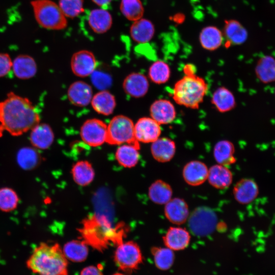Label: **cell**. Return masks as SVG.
Listing matches in <instances>:
<instances>
[{"mask_svg":"<svg viewBox=\"0 0 275 275\" xmlns=\"http://www.w3.org/2000/svg\"><path fill=\"white\" fill-rule=\"evenodd\" d=\"M172 195L171 186L161 180H157L152 183L148 190L150 199L159 205H165L172 199Z\"/></svg>","mask_w":275,"mask_h":275,"instance_id":"29","label":"cell"},{"mask_svg":"<svg viewBox=\"0 0 275 275\" xmlns=\"http://www.w3.org/2000/svg\"><path fill=\"white\" fill-rule=\"evenodd\" d=\"M58 5L66 18H74L84 11V0H59Z\"/></svg>","mask_w":275,"mask_h":275,"instance_id":"40","label":"cell"},{"mask_svg":"<svg viewBox=\"0 0 275 275\" xmlns=\"http://www.w3.org/2000/svg\"><path fill=\"white\" fill-rule=\"evenodd\" d=\"M88 22L90 28L94 33L101 34L107 32L111 28L113 18L106 9H95L90 11Z\"/></svg>","mask_w":275,"mask_h":275,"instance_id":"20","label":"cell"},{"mask_svg":"<svg viewBox=\"0 0 275 275\" xmlns=\"http://www.w3.org/2000/svg\"><path fill=\"white\" fill-rule=\"evenodd\" d=\"M112 275H125L124 274H123V273H114Z\"/></svg>","mask_w":275,"mask_h":275,"instance_id":"45","label":"cell"},{"mask_svg":"<svg viewBox=\"0 0 275 275\" xmlns=\"http://www.w3.org/2000/svg\"><path fill=\"white\" fill-rule=\"evenodd\" d=\"M62 250L67 259L74 262L84 261L89 253L88 244L83 240L70 241L64 244Z\"/></svg>","mask_w":275,"mask_h":275,"instance_id":"30","label":"cell"},{"mask_svg":"<svg viewBox=\"0 0 275 275\" xmlns=\"http://www.w3.org/2000/svg\"><path fill=\"white\" fill-rule=\"evenodd\" d=\"M149 84L146 76L141 73L128 74L122 84L123 90L130 96L139 98L144 96L149 89Z\"/></svg>","mask_w":275,"mask_h":275,"instance_id":"13","label":"cell"},{"mask_svg":"<svg viewBox=\"0 0 275 275\" xmlns=\"http://www.w3.org/2000/svg\"><path fill=\"white\" fill-rule=\"evenodd\" d=\"M259 191L257 183L250 178L240 179L233 189L235 200L241 204H248L253 202L257 197Z\"/></svg>","mask_w":275,"mask_h":275,"instance_id":"15","label":"cell"},{"mask_svg":"<svg viewBox=\"0 0 275 275\" xmlns=\"http://www.w3.org/2000/svg\"><path fill=\"white\" fill-rule=\"evenodd\" d=\"M151 117H142L134 124V136L140 143H153L161 134V128Z\"/></svg>","mask_w":275,"mask_h":275,"instance_id":"11","label":"cell"},{"mask_svg":"<svg viewBox=\"0 0 275 275\" xmlns=\"http://www.w3.org/2000/svg\"><path fill=\"white\" fill-rule=\"evenodd\" d=\"M96 60L92 52L80 50L73 54L70 60L71 69L74 74L80 77L90 76L95 70Z\"/></svg>","mask_w":275,"mask_h":275,"instance_id":"10","label":"cell"},{"mask_svg":"<svg viewBox=\"0 0 275 275\" xmlns=\"http://www.w3.org/2000/svg\"><path fill=\"white\" fill-rule=\"evenodd\" d=\"M223 33L229 45H240L246 40L248 37L245 28L240 22L233 19L225 21Z\"/></svg>","mask_w":275,"mask_h":275,"instance_id":"27","label":"cell"},{"mask_svg":"<svg viewBox=\"0 0 275 275\" xmlns=\"http://www.w3.org/2000/svg\"><path fill=\"white\" fill-rule=\"evenodd\" d=\"M37 22L43 28L62 30L68 25L67 18L58 4L51 0H33L31 2Z\"/></svg>","mask_w":275,"mask_h":275,"instance_id":"5","label":"cell"},{"mask_svg":"<svg viewBox=\"0 0 275 275\" xmlns=\"http://www.w3.org/2000/svg\"><path fill=\"white\" fill-rule=\"evenodd\" d=\"M13 62L6 53H0V77L6 75L12 68Z\"/></svg>","mask_w":275,"mask_h":275,"instance_id":"42","label":"cell"},{"mask_svg":"<svg viewBox=\"0 0 275 275\" xmlns=\"http://www.w3.org/2000/svg\"><path fill=\"white\" fill-rule=\"evenodd\" d=\"M134 124L129 117L117 115L113 117L107 127L106 143L113 145L124 144L140 146L134 136Z\"/></svg>","mask_w":275,"mask_h":275,"instance_id":"6","label":"cell"},{"mask_svg":"<svg viewBox=\"0 0 275 275\" xmlns=\"http://www.w3.org/2000/svg\"><path fill=\"white\" fill-rule=\"evenodd\" d=\"M207 179L213 187L222 189L231 185L233 175L227 166L217 164L208 169Z\"/></svg>","mask_w":275,"mask_h":275,"instance_id":"23","label":"cell"},{"mask_svg":"<svg viewBox=\"0 0 275 275\" xmlns=\"http://www.w3.org/2000/svg\"><path fill=\"white\" fill-rule=\"evenodd\" d=\"M211 102L217 110L225 113L232 110L236 105L232 93L225 87L217 88L213 93Z\"/></svg>","mask_w":275,"mask_h":275,"instance_id":"33","label":"cell"},{"mask_svg":"<svg viewBox=\"0 0 275 275\" xmlns=\"http://www.w3.org/2000/svg\"><path fill=\"white\" fill-rule=\"evenodd\" d=\"M92 88L84 81L72 83L67 91L69 101L76 106H86L91 103L93 97Z\"/></svg>","mask_w":275,"mask_h":275,"instance_id":"16","label":"cell"},{"mask_svg":"<svg viewBox=\"0 0 275 275\" xmlns=\"http://www.w3.org/2000/svg\"><path fill=\"white\" fill-rule=\"evenodd\" d=\"M129 33L134 41L138 43H146L153 38L155 27L150 20L142 18L133 22Z\"/></svg>","mask_w":275,"mask_h":275,"instance_id":"22","label":"cell"},{"mask_svg":"<svg viewBox=\"0 0 275 275\" xmlns=\"http://www.w3.org/2000/svg\"><path fill=\"white\" fill-rule=\"evenodd\" d=\"M90 76L93 85L100 91L106 90L112 84V77L108 73L95 69Z\"/></svg>","mask_w":275,"mask_h":275,"instance_id":"41","label":"cell"},{"mask_svg":"<svg viewBox=\"0 0 275 275\" xmlns=\"http://www.w3.org/2000/svg\"><path fill=\"white\" fill-rule=\"evenodd\" d=\"M94 4L101 7V8L105 9L109 5L113 0H91Z\"/></svg>","mask_w":275,"mask_h":275,"instance_id":"44","label":"cell"},{"mask_svg":"<svg viewBox=\"0 0 275 275\" xmlns=\"http://www.w3.org/2000/svg\"><path fill=\"white\" fill-rule=\"evenodd\" d=\"M208 169L203 162L193 160L184 167L182 175L185 181L191 186H198L203 183L208 177Z\"/></svg>","mask_w":275,"mask_h":275,"instance_id":"17","label":"cell"},{"mask_svg":"<svg viewBox=\"0 0 275 275\" xmlns=\"http://www.w3.org/2000/svg\"><path fill=\"white\" fill-rule=\"evenodd\" d=\"M140 146L124 144L119 147L115 153L118 162L125 168H132L138 163L140 158Z\"/></svg>","mask_w":275,"mask_h":275,"instance_id":"28","label":"cell"},{"mask_svg":"<svg viewBox=\"0 0 275 275\" xmlns=\"http://www.w3.org/2000/svg\"><path fill=\"white\" fill-rule=\"evenodd\" d=\"M188 226L197 236H206L213 231L216 224L215 213L209 208L200 207L195 209L188 217Z\"/></svg>","mask_w":275,"mask_h":275,"instance_id":"8","label":"cell"},{"mask_svg":"<svg viewBox=\"0 0 275 275\" xmlns=\"http://www.w3.org/2000/svg\"><path fill=\"white\" fill-rule=\"evenodd\" d=\"M150 117L159 124L171 123L176 118V109L169 100L160 99L154 101L150 108Z\"/></svg>","mask_w":275,"mask_h":275,"instance_id":"14","label":"cell"},{"mask_svg":"<svg viewBox=\"0 0 275 275\" xmlns=\"http://www.w3.org/2000/svg\"><path fill=\"white\" fill-rule=\"evenodd\" d=\"M40 122L36 108L27 98L11 92L0 102V132L6 130L12 135H20Z\"/></svg>","mask_w":275,"mask_h":275,"instance_id":"1","label":"cell"},{"mask_svg":"<svg viewBox=\"0 0 275 275\" xmlns=\"http://www.w3.org/2000/svg\"><path fill=\"white\" fill-rule=\"evenodd\" d=\"M190 240V235L185 228L171 227L163 236L165 246L174 251H180L186 248Z\"/></svg>","mask_w":275,"mask_h":275,"instance_id":"18","label":"cell"},{"mask_svg":"<svg viewBox=\"0 0 275 275\" xmlns=\"http://www.w3.org/2000/svg\"><path fill=\"white\" fill-rule=\"evenodd\" d=\"M107 127V125L100 119H88L80 127L81 139L90 146H101L106 141Z\"/></svg>","mask_w":275,"mask_h":275,"instance_id":"9","label":"cell"},{"mask_svg":"<svg viewBox=\"0 0 275 275\" xmlns=\"http://www.w3.org/2000/svg\"><path fill=\"white\" fill-rule=\"evenodd\" d=\"M91 104L97 113L108 116L113 113L116 106V100L110 92L107 90H101L93 96Z\"/></svg>","mask_w":275,"mask_h":275,"instance_id":"25","label":"cell"},{"mask_svg":"<svg viewBox=\"0 0 275 275\" xmlns=\"http://www.w3.org/2000/svg\"><path fill=\"white\" fill-rule=\"evenodd\" d=\"M224 40L223 32L216 26H207L201 31L199 35L202 47L208 50H214L222 44Z\"/></svg>","mask_w":275,"mask_h":275,"instance_id":"26","label":"cell"},{"mask_svg":"<svg viewBox=\"0 0 275 275\" xmlns=\"http://www.w3.org/2000/svg\"><path fill=\"white\" fill-rule=\"evenodd\" d=\"M54 133L51 127L46 123H39L31 129L30 141L38 149H46L52 144Z\"/></svg>","mask_w":275,"mask_h":275,"instance_id":"21","label":"cell"},{"mask_svg":"<svg viewBox=\"0 0 275 275\" xmlns=\"http://www.w3.org/2000/svg\"><path fill=\"white\" fill-rule=\"evenodd\" d=\"M19 198L12 189L4 187L0 189V209L9 212L15 209L18 203Z\"/></svg>","mask_w":275,"mask_h":275,"instance_id":"39","label":"cell"},{"mask_svg":"<svg viewBox=\"0 0 275 275\" xmlns=\"http://www.w3.org/2000/svg\"><path fill=\"white\" fill-rule=\"evenodd\" d=\"M17 161L20 166L25 170L36 167L40 159L38 152L34 149L24 147L21 149L17 154Z\"/></svg>","mask_w":275,"mask_h":275,"instance_id":"38","label":"cell"},{"mask_svg":"<svg viewBox=\"0 0 275 275\" xmlns=\"http://www.w3.org/2000/svg\"><path fill=\"white\" fill-rule=\"evenodd\" d=\"M78 231L88 245L102 252L109 246H118L123 242L128 228L121 223L113 227L104 216L93 215L82 222Z\"/></svg>","mask_w":275,"mask_h":275,"instance_id":"2","label":"cell"},{"mask_svg":"<svg viewBox=\"0 0 275 275\" xmlns=\"http://www.w3.org/2000/svg\"><path fill=\"white\" fill-rule=\"evenodd\" d=\"M151 251L155 265L157 268L167 270L172 267L175 260V255L173 250L166 246L153 247Z\"/></svg>","mask_w":275,"mask_h":275,"instance_id":"35","label":"cell"},{"mask_svg":"<svg viewBox=\"0 0 275 275\" xmlns=\"http://www.w3.org/2000/svg\"><path fill=\"white\" fill-rule=\"evenodd\" d=\"M148 75L150 79L153 82L157 84H164L170 77V68L164 61L158 60L150 66Z\"/></svg>","mask_w":275,"mask_h":275,"instance_id":"37","label":"cell"},{"mask_svg":"<svg viewBox=\"0 0 275 275\" xmlns=\"http://www.w3.org/2000/svg\"><path fill=\"white\" fill-rule=\"evenodd\" d=\"M80 275H103L102 271L97 267L88 266L82 269Z\"/></svg>","mask_w":275,"mask_h":275,"instance_id":"43","label":"cell"},{"mask_svg":"<svg viewBox=\"0 0 275 275\" xmlns=\"http://www.w3.org/2000/svg\"><path fill=\"white\" fill-rule=\"evenodd\" d=\"M26 266L38 275H68V260L58 243H41L26 260Z\"/></svg>","mask_w":275,"mask_h":275,"instance_id":"3","label":"cell"},{"mask_svg":"<svg viewBox=\"0 0 275 275\" xmlns=\"http://www.w3.org/2000/svg\"><path fill=\"white\" fill-rule=\"evenodd\" d=\"M164 205L165 216L171 223L179 225L188 219L189 215L188 206L183 199L172 198Z\"/></svg>","mask_w":275,"mask_h":275,"instance_id":"12","label":"cell"},{"mask_svg":"<svg viewBox=\"0 0 275 275\" xmlns=\"http://www.w3.org/2000/svg\"><path fill=\"white\" fill-rule=\"evenodd\" d=\"M114 262L121 270L130 273L138 269L143 262V256L139 245L133 241L123 242L117 246Z\"/></svg>","mask_w":275,"mask_h":275,"instance_id":"7","label":"cell"},{"mask_svg":"<svg viewBox=\"0 0 275 275\" xmlns=\"http://www.w3.org/2000/svg\"><path fill=\"white\" fill-rule=\"evenodd\" d=\"M151 152L152 156L158 162H166L170 161L176 152L175 143L166 137L159 138L152 143Z\"/></svg>","mask_w":275,"mask_h":275,"instance_id":"19","label":"cell"},{"mask_svg":"<svg viewBox=\"0 0 275 275\" xmlns=\"http://www.w3.org/2000/svg\"><path fill=\"white\" fill-rule=\"evenodd\" d=\"M234 152V146L232 142L221 140L217 142L214 147L213 156L217 164L227 166L236 161Z\"/></svg>","mask_w":275,"mask_h":275,"instance_id":"31","label":"cell"},{"mask_svg":"<svg viewBox=\"0 0 275 275\" xmlns=\"http://www.w3.org/2000/svg\"><path fill=\"white\" fill-rule=\"evenodd\" d=\"M120 10L127 19L133 22L142 18L144 13L141 0H121Z\"/></svg>","mask_w":275,"mask_h":275,"instance_id":"36","label":"cell"},{"mask_svg":"<svg viewBox=\"0 0 275 275\" xmlns=\"http://www.w3.org/2000/svg\"><path fill=\"white\" fill-rule=\"evenodd\" d=\"M71 173L75 182L80 186H86L93 180L95 173L92 164L87 160H80L72 168Z\"/></svg>","mask_w":275,"mask_h":275,"instance_id":"32","label":"cell"},{"mask_svg":"<svg viewBox=\"0 0 275 275\" xmlns=\"http://www.w3.org/2000/svg\"><path fill=\"white\" fill-rule=\"evenodd\" d=\"M256 73L260 80L265 83L275 80V59L268 56L261 58L258 62Z\"/></svg>","mask_w":275,"mask_h":275,"instance_id":"34","label":"cell"},{"mask_svg":"<svg viewBox=\"0 0 275 275\" xmlns=\"http://www.w3.org/2000/svg\"><path fill=\"white\" fill-rule=\"evenodd\" d=\"M12 69L18 78L26 79L33 77L37 72V64L32 57L20 54L13 61Z\"/></svg>","mask_w":275,"mask_h":275,"instance_id":"24","label":"cell"},{"mask_svg":"<svg viewBox=\"0 0 275 275\" xmlns=\"http://www.w3.org/2000/svg\"><path fill=\"white\" fill-rule=\"evenodd\" d=\"M183 72L184 76L174 85L173 98L179 105L197 109L207 92L208 85L203 78L196 74L194 65H185Z\"/></svg>","mask_w":275,"mask_h":275,"instance_id":"4","label":"cell"}]
</instances>
